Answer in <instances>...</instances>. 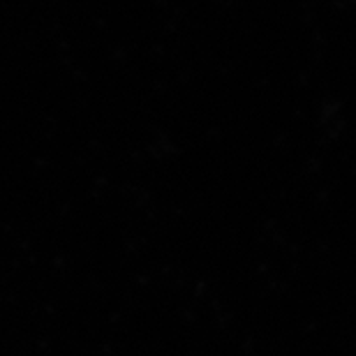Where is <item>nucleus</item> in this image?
Returning <instances> with one entry per match:
<instances>
[]
</instances>
